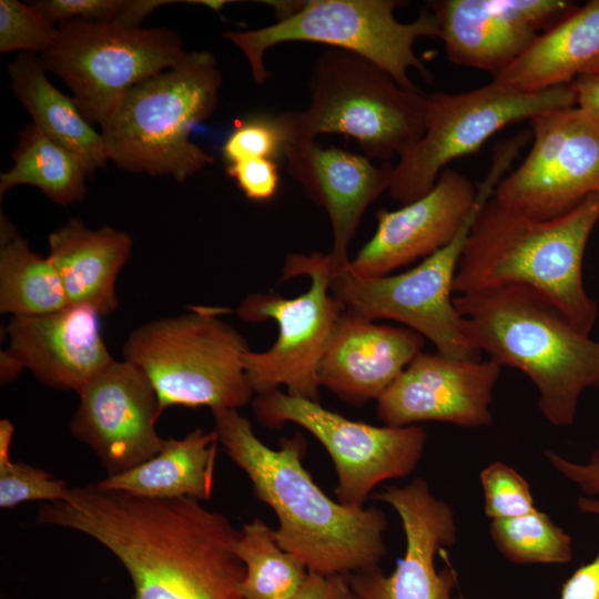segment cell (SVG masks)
<instances>
[{
  "mask_svg": "<svg viewBox=\"0 0 599 599\" xmlns=\"http://www.w3.org/2000/svg\"><path fill=\"white\" fill-rule=\"evenodd\" d=\"M221 84L216 59L203 50L129 89L101 124L109 160L177 182L212 164L214 158L190 133L216 110Z\"/></svg>",
  "mask_w": 599,
  "mask_h": 599,
  "instance_id": "cell-5",
  "label": "cell"
},
{
  "mask_svg": "<svg viewBox=\"0 0 599 599\" xmlns=\"http://www.w3.org/2000/svg\"><path fill=\"white\" fill-rule=\"evenodd\" d=\"M599 222V193L550 220L532 219L494 195L479 211L460 256L458 295L522 285L541 294L581 333L590 335L599 306L583 283V258Z\"/></svg>",
  "mask_w": 599,
  "mask_h": 599,
  "instance_id": "cell-3",
  "label": "cell"
},
{
  "mask_svg": "<svg viewBox=\"0 0 599 599\" xmlns=\"http://www.w3.org/2000/svg\"><path fill=\"white\" fill-rule=\"evenodd\" d=\"M455 599H469V598H467L465 595H458L457 597H455Z\"/></svg>",
  "mask_w": 599,
  "mask_h": 599,
  "instance_id": "cell-46",
  "label": "cell"
},
{
  "mask_svg": "<svg viewBox=\"0 0 599 599\" xmlns=\"http://www.w3.org/2000/svg\"><path fill=\"white\" fill-rule=\"evenodd\" d=\"M191 497L151 498L95 484L47 501L37 522L90 536L128 571L133 599H245L240 536L222 512Z\"/></svg>",
  "mask_w": 599,
  "mask_h": 599,
  "instance_id": "cell-1",
  "label": "cell"
},
{
  "mask_svg": "<svg viewBox=\"0 0 599 599\" xmlns=\"http://www.w3.org/2000/svg\"><path fill=\"white\" fill-rule=\"evenodd\" d=\"M284 156L288 175L328 215L333 232L329 253L333 268L346 267L351 262L347 248L364 212L388 191L394 165L384 162L376 166L367 156L324 148L316 140L286 145Z\"/></svg>",
  "mask_w": 599,
  "mask_h": 599,
  "instance_id": "cell-21",
  "label": "cell"
},
{
  "mask_svg": "<svg viewBox=\"0 0 599 599\" xmlns=\"http://www.w3.org/2000/svg\"><path fill=\"white\" fill-rule=\"evenodd\" d=\"M424 342L408 327L376 324L344 309L319 365V385L353 406L377 400L423 352Z\"/></svg>",
  "mask_w": 599,
  "mask_h": 599,
  "instance_id": "cell-22",
  "label": "cell"
},
{
  "mask_svg": "<svg viewBox=\"0 0 599 599\" xmlns=\"http://www.w3.org/2000/svg\"><path fill=\"white\" fill-rule=\"evenodd\" d=\"M8 71L11 89L32 116L33 124L75 154L92 177L109 160L102 134L83 116L73 98L49 82L40 55L21 52Z\"/></svg>",
  "mask_w": 599,
  "mask_h": 599,
  "instance_id": "cell-26",
  "label": "cell"
},
{
  "mask_svg": "<svg viewBox=\"0 0 599 599\" xmlns=\"http://www.w3.org/2000/svg\"><path fill=\"white\" fill-rule=\"evenodd\" d=\"M48 257L70 305H85L100 316L118 308L116 277L131 255V236L112 226L89 229L72 219L50 233Z\"/></svg>",
  "mask_w": 599,
  "mask_h": 599,
  "instance_id": "cell-23",
  "label": "cell"
},
{
  "mask_svg": "<svg viewBox=\"0 0 599 599\" xmlns=\"http://www.w3.org/2000/svg\"><path fill=\"white\" fill-rule=\"evenodd\" d=\"M396 0H312L301 2L291 16L254 30L226 31L224 38L246 57L256 84L271 73L264 64L265 52L285 42H315L358 54L388 72L404 89L419 91L408 70L426 80L432 73L414 52L418 38H439L438 21L429 8L410 22L394 17Z\"/></svg>",
  "mask_w": 599,
  "mask_h": 599,
  "instance_id": "cell-9",
  "label": "cell"
},
{
  "mask_svg": "<svg viewBox=\"0 0 599 599\" xmlns=\"http://www.w3.org/2000/svg\"><path fill=\"white\" fill-rule=\"evenodd\" d=\"M308 91L305 110L278 115L287 145L342 133L355 139L367 158L390 162L424 135L428 94L402 88L384 69L353 52H322Z\"/></svg>",
  "mask_w": 599,
  "mask_h": 599,
  "instance_id": "cell-6",
  "label": "cell"
},
{
  "mask_svg": "<svg viewBox=\"0 0 599 599\" xmlns=\"http://www.w3.org/2000/svg\"><path fill=\"white\" fill-rule=\"evenodd\" d=\"M100 315L85 305L50 314L12 316L1 352V384L29 369L42 384L79 394L114 358L100 332Z\"/></svg>",
  "mask_w": 599,
  "mask_h": 599,
  "instance_id": "cell-19",
  "label": "cell"
},
{
  "mask_svg": "<svg viewBox=\"0 0 599 599\" xmlns=\"http://www.w3.org/2000/svg\"><path fill=\"white\" fill-rule=\"evenodd\" d=\"M576 505L581 512L599 517V497L581 495ZM559 599H599V550L562 583Z\"/></svg>",
  "mask_w": 599,
  "mask_h": 599,
  "instance_id": "cell-37",
  "label": "cell"
},
{
  "mask_svg": "<svg viewBox=\"0 0 599 599\" xmlns=\"http://www.w3.org/2000/svg\"><path fill=\"white\" fill-rule=\"evenodd\" d=\"M599 73V58L595 60L582 74H596Z\"/></svg>",
  "mask_w": 599,
  "mask_h": 599,
  "instance_id": "cell-45",
  "label": "cell"
},
{
  "mask_svg": "<svg viewBox=\"0 0 599 599\" xmlns=\"http://www.w3.org/2000/svg\"><path fill=\"white\" fill-rule=\"evenodd\" d=\"M214 432L227 456L252 483L256 498L275 512V537L309 572L349 576L379 567L386 556L387 518L378 508H354L331 499L303 466L301 434L277 449L255 435L236 409L213 414Z\"/></svg>",
  "mask_w": 599,
  "mask_h": 599,
  "instance_id": "cell-2",
  "label": "cell"
},
{
  "mask_svg": "<svg viewBox=\"0 0 599 599\" xmlns=\"http://www.w3.org/2000/svg\"><path fill=\"white\" fill-rule=\"evenodd\" d=\"M70 487L42 468L11 459L0 461V507L8 509L29 500H64Z\"/></svg>",
  "mask_w": 599,
  "mask_h": 599,
  "instance_id": "cell-33",
  "label": "cell"
},
{
  "mask_svg": "<svg viewBox=\"0 0 599 599\" xmlns=\"http://www.w3.org/2000/svg\"><path fill=\"white\" fill-rule=\"evenodd\" d=\"M339 599H359L352 590H351V587L348 585V580H347V583L345 585L342 593H341V597Z\"/></svg>",
  "mask_w": 599,
  "mask_h": 599,
  "instance_id": "cell-44",
  "label": "cell"
},
{
  "mask_svg": "<svg viewBox=\"0 0 599 599\" xmlns=\"http://www.w3.org/2000/svg\"><path fill=\"white\" fill-rule=\"evenodd\" d=\"M217 444L214 430L197 427L181 439H165L161 450L145 463L95 485L151 498L207 500L212 496Z\"/></svg>",
  "mask_w": 599,
  "mask_h": 599,
  "instance_id": "cell-25",
  "label": "cell"
},
{
  "mask_svg": "<svg viewBox=\"0 0 599 599\" xmlns=\"http://www.w3.org/2000/svg\"><path fill=\"white\" fill-rule=\"evenodd\" d=\"M287 140L278 116L254 115L235 125L226 138L222 153L227 164L247 159L274 160Z\"/></svg>",
  "mask_w": 599,
  "mask_h": 599,
  "instance_id": "cell-34",
  "label": "cell"
},
{
  "mask_svg": "<svg viewBox=\"0 0 599 599\" xmlns=\"http://www.w3.org/2000/svg\"><path fill=\"white\" fill-rule=\"evenodd\" d=\"M124 0H40L32 4L49 20L113 21Z\"/></svg>",
  "mask_w": 599,
  "mask_h": 599,
  "instance_id": "cell-36",
  "label": "cell"
},
{
  "mask_svg": "<svg viewBox=\"0 0 599 599\" xmlns=\"http://www.w3.org/2000/svg\"><path fill=\"white\" fill-rule=\"evenodd\" d=\"M253 413L262 426L296 424L325 447L335 466L337 501L363 508L380 483L409 476L426 445L422 426H374L324 408L319 403L280 389L256 395Z\"/></svg>",
  "mask_w": 599,
  "mask_h": 599,
  "instance_id": "cell-13",
  "label": "cell"
},
{
  "mask_svg": "<svg viewBox=\"0 0 599 599\" xmlns=\"http://www.w3.org/2000/svg\"><path fill=\"white\" fill-rule=\"evenodd\" d=\"M576 106L599 120V73L581 74L571 83Z\"/></svg>",
  "mask_w": 599,
  "mask_h": 599,
  "instance_id": "cell-40",
  "label": "cell"
},
{
  "mask_svg": "<svg viewBox=\"0 0 599 599\" xmlns=\"http://www.w3.org/2000/svg\"><path fill=\"white\" fill-rule=\"evenodd\" d=\"M58 31L41 62L69 85L91 124L101 125L129 89L174 68L189 53L179 34L163 28L68 20L59 22Z\"/></svg>",
  "mask_w": 599,
  "mask_h": 599,
  "instance_id": "cell-12",
  "label": "cell"
},
{
  "mask_svg": "<svg viewBox=\"0 0 599 599\" xmlns=\"http://www.w3.org/2000/svg\"><path fill=\"white\" fill-rule=\"evenodd\" d=\"M599 58V0L576 8L542 32L494 81L536 92L570 84Z\"/></svg>",
  "mask_w": 599,
  "mask_h": 599,
  "instance_id": "cell-24",
  "label": "cell"
},
{
  "mask_svg": "<svg viewBox=\"0 0 599 599\" xmlns=\"http://www.w3.org/2000/svg\"><path fill=\"white\" fill-rule=\"evenodd\" d=\"M519 155L509 143L494 146L491 164L477 186L476 203L456 236L413 268L377 277H357L334 270L329 291L345 311L369 321L390 319L430 341L443 356L480 359L467 337L453 297L456 271L468 233L485 203Z\"/></svg>",
  "mask_w": 599,
  "mask_h": 599,
  "instance_id": "cell-7",
  "label": "cell"
},
{
  "mask_svg": "<svg viewBox=\"0 0 599 599\" xmlns=\"http://www.w3.org/2000/svg\"><path fill=\"white\" fill-rule=\"evenodd\" d=\"M12 158V169L0 175L1 197L20 184L40 189L51 201L63 206L84 197L89 175L81 160L34 124L27 125L21 132Z\"/></svg>",
  "mask_w": 599,
  "mask_h": 599,
  "instance_id": "cell-28",
  "label": "cell"
},
{
  "mask_svg": "<svg viewBox=\"0 0 599 599\" xmlns=\"http://www.w3.org/2000/svg\"><path fill=\"white\" fill-rule=\"evenodd\" d=\"M70 432L99 457L109 476L154 457L165 439L155 429L162 415L145 375L128 361L114 359L79 394Z\"/></svg>",
  "mask_w": 599,
  "mask_h": 599,
  "instance_id": "cell-16",
  "label": "cell"
},
{
  "mask_svg": "<svg viewBox=\"0 0 599 599\" xmlns=\"http://www.w3.org/2000/svg\"><path fill=\"white\" fill-rule=\"evenodd\" d=\"M484 511L491 520L510 519L536 510L527 480L512 467L494 461L479 473Z\"/></svg>",
  "mask_w": 599,
  "mask_h": 599,
  "instance_id": "cell-32",
  "label": "cell"
},
{
  "mask_svg": "<svg viewBox=\"0 0 599 599\" xmlns=\"http://www.w3.org/2000/svg\"><path fill=\"white\" fill-rule=\"evenodd\" d=\"M548 464L576 485L583 496L599 497V444L586 461H573L554 450H545Z\"/></svg>",
  "mask_w": 599,
  "mask_h": 599,
  "instance_id": "cell-38",
  "label": "cell"
},
{
  "mask_svg": "<svg viewBox=\"0 0 599 599\" xmlns=\"http://www.w3.org/2000/svg\"><path fill=\"white\" fill-rule=\"evenodd\" d=\"M232 177L244 195L255 202L273 199L280 186L276 162L272 159H247L226 165Z\"/></svg>",
  "mask_w": 599,
  "mask_h": 599,
  "instance_id": "cell-35",
  "label": "cell"
},
{
  "mask_svg": "<svg viewBox=\"0 0 599 599\" xmlns=\"http://www.w3.org/2000/svg\"><path fill=\"white\" fill-rule=\"evenodd\" d=\"M234 551L245 568L240 591L245 599H291L308 570L278 545L275 531L255 518L240 530Z\"/></svg>",
  "mask_w": 599,
  "mask_h": 599,
  "instance_id": "cell-29",
  "label": "cell"
},
{
  "mask_svg": "<svg viewBox=\"0 0 599 599\" xmlns=\"http://www.w3.org/2000/svg\"><path fill=\"white\" fill-rule=\"evenodd\" d=\"M14 433V426L9 419L0 420V461L10 459V446Z\"/></svg>",
  "mask_w": 599,
  "mask_h": 599,
  "instance_id": "cell-42",
  "label": "cell"
},
{
  "mask_svg": "<svg viewBox=\"0 0 599 599\" xmlns=\"http://www.w3.org/2000/svg\"><path fill=\"white\" fill-rule=\"evenodd\" d=\"M346 583L347 576L326 577L308 571L304 582L291 599H339Z\"/></svg>",
  "mask_w": 599,
  "mask_h": 599,
  "instance_id": "cell-39",
  "label": "cell"
},
{
  "mask_svg": "<svg viewBox=\"0 0 599 599\" xmlns=\"http://www.w3.org/2000/svg\"><path fill=\"white\" fill-rule=\"evenodd\" d=\"M398 515L405 535V554L386 576L379 567L347 576L359 599H455L457 573L449 565L437 571L435 559L457 540L453 507L436 498L423 478L388 486L372 496Z\"/></svg>",
  "mask_w": 599,
  "mask_h": 599,
  "instance_id": "cell-15",
  "label": "cell"
},
{
  "mask_svg": "<svg viewBox=\"0 0 599 599\" xmlns=\"http://www.w3.org/2000/svg\"><path fill=\"white\" fill-rule=\"evenodd\" d=\"M490 538L497 550L519 565H559L572 558V538L538 509L510 519L491 520Z\"/></svg>",
  "mask_w": 599,
  "mask_h": 599,
  "instance_id": "cell-30",
  "label": "cell"
},
{
  "mask_svg": "<svg viewBox=\"0 0 599 599\" xmlns=\"http://www.w3.org/2000/svg\"><path fill=\"white\" fill-rule=\"evenodd\" d=\"M58 28L33 4L0 0V52L49 50L58 38Z\"/></svg>",
  "mask_w": 599,
  "mask_h": 599,
  "instance_id": "cell-31",
  "label": "cell"
},
{
  "mask_svg": "<svg viewBox=\"0 0 599 599\" xmlns=\"http://www.w3.org/2000/svg\"><path fill=\"white\" fill-rule=\"evenodd\" d=\"M222 308L196 307L150 321L132 331L123 359L138 367L154 388L161 414L171 406L238 409L252 399L244 370L245 338L219 315Z\"/></svg>",
  "mask_w": 599,
  "mask_h": 599,
  "instance_id": "cell-8",
  "label": "cell"
},
{
  "mask_svg": "<svg viewBox=\"0 0 599 599\" xmlns=\"http://www.w3.org/2000/svg\"><path fill=\"white\" fill-rule=\"evenodd\" d=\"M529 121L531 148L494 197L532 219L550 220L599 193V120L570 106Z\"/></svg>",
  "mask_w": 599,
  "mask_h": 599,
  "instance_id": "cell-14",
  "label": "cell"
},
{
  "mask_svg": "<svg viewBox=\"0 0 599 599\" xmlns=\"http://www.w3.org/2000/svg\"><path fill=\"white\" fill-rule=\"evenodd\" d=\"M500 372L501 366L489 358L456 359L420 352L377 399V417L392 427L423 422L490 426Z\"/></svg>",
  "mask_w": 599,
  "mask_h": 599,
  "instance_id": "cell-17",
  "label": "cell"
},
{
  "mask_svg": "<svg viewBox=\"0 0 599 599\" xmlns=\"http://www.w3.org/2000/svg\"><path fill=\"white\" fill-rule=\"evenodd\" d=\"M69 304L52 262L33 252L11 221L0 216V312L35 316Z\"/></svg>",
  "mask_w": 599,
  "mask_h": 599,
  "instance_id": "cell-27",
  "label": "cell"
},
{
  "mask_svg": "<svg viewBox=\"0 0 599 599\" xmlns=\"http://www.w3.org/2000/svg\"><path fill=\"white\" fill-rule=\"evenodd\" d=\"M186 2L206 6V7L213 9L215 11H220L230 1H225V0H193V1H186Z\"/></svg>",
  "mask_w": 599,
  "mask_h": 599,
  "instance_id": "cell-43",
  "label": "cell"
},
{
  "mask_svg": "<svg viewBox=\"0 0 599 599\" xmlns=\"http://www.w3.org/2000/svg\"><path fill=\"white\" fill-rule=\"evenodd\" d=\"M447 59L494 77L577 7L566 0H435Z\"/></svg>",
  "mask_w": 599,
  "mask_h": 599,
  "instance_id": "cell-18",
  "label": "cell"
},
{
  "mask_svg": "<svg viewBox=\"0 0 599 599\" xmlns=\"http://www.w3.org/2000/svg\"><path fill=\"white\" fill-rule=\"evenodd\" d=\"M298 275L311 278L304 294L287 298L277 293H254L236 308L242 321L274 319L278 327L277 338L270 349H250L245 354L244 370L256 395L285 386L291 395L319 403V365L345 308L329 291V253L288 254L281 280Z\"/></svg>",
  "mask_w": 599,
  "mask_h": 599,
  "instance_id": "cell-10",
  "label": "cell"
},
{
  "mask_svg": "<svg viewBox=\"0 0 599 599\" xmlns=\"http://www.w3.org/2000/svg\"><path fill=\"white\" fill-rule=\"evenodd\" d=\"M172 0H129L124 1L114 22L128 27L140 28V23L156 8L174 3Z\"/></svg>",
  "mask_w": 599,
  "mask_h": 599,
  "instance_id": "cell-41",
  "label": "cell"
},
{
  "mask_svg": "<svg viewBox=\"0 0 599 599\" xmlns=\"http://www.w3.org/2000/svg\"><path fill=\"white\" fill-rule=\"evenodd\" d=\"M477 199V186L446 167L434 187L402 207L376 213L377 227L346 270L357 277H377L427 257L459 232Z\"/></svg>",
  "mask_w": 599,
  "mask_h": 599,
  "instance_id": "cell-20",
  "label": "cell"
},
{
  "mask_svg": "<svg viewBox=\"0 0 599 599\" xmlns=\"http://www.w3.org/2000/svg\"><path fill=\"white\" fill-rule=\"evenodd\" d=\"M454 303L473 346L532 382L539 410L548 423L573 425L582 394L599 388V341L579 332L527 286L461 294Z\"/></svg>",
  "mask_w": 599,
  "mask_h": 599,
  "instance_id": "cell-4",
  "label": "cell"
},
{
  "mask_svg": "<svg viewBox=\"0 0 599 599\" xmlns=\"http://www.w3.org/2000/svg\"><path fill=\"white\" fill-rule=\"evenodd\" d=\"M576 106L571 84L527 92L491 81L458 93L428 94L424 135L394 165L389 196L400 205L428 193L451 161L471 154L509 124Z\"/></svg>",
  "mask_w": 599,
  "mask_h": 599,
  "instance_id": "cell-11",
  "label": "cell"
}]
</instances>
